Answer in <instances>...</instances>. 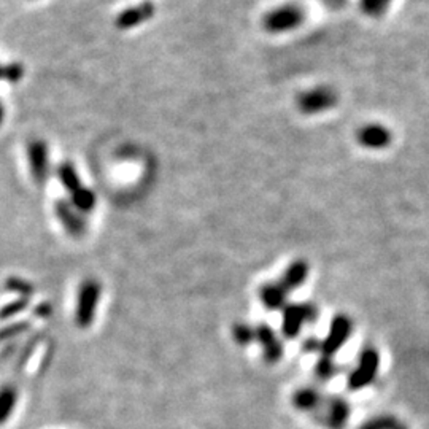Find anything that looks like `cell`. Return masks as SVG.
<instances>
[{"mask_svg":"<svg viewBox=\"0 0 429 429\" xmlns=\"http://www.w3.org/2000/svg\"><path fill=\"white\" fill-rule=\"evenodd\" d=\"M304 21V11L297 5H283L277 6L275 10L269 11L263 19L264 29L272 33H285L295 31Z\"/></svg>","mask_w":429,"mask_h":429,"instance_id":"cell-1","label":"cell"},{"mask_svg":"<svg viewBox=\"0 0 429 429\" xmlns=\"http://www.w3.org/2000/svg\"><path fill=\"white\" fill-rule=\"evenodd\" d=\"M337 104V94L328 86H318L313 88L310 91H305L299 95L297 99V108L302 115H312L323 113L326 110H331L332 107Z\"/></svg>","mask_w":429,"mask_h":429,"instance_id":"cell-2","label":"cell"},{"mask_svg":"<svg viewBox=\"0 0 429 429\" xmlns=\"http://www.w3.org/2000/svg\"><path fill=\"white\" fill-rule=\"evenodd\" d=\"M100 286L97 282L88 280L80 288L78 296V307H77V322L80 326L91 324L95 307L99 302Z\"/></svg>","mask_w":429,"mask_h":429,"instance_id":"cell-3","label":"cell"},{"mask_svg":"<svg viewBox=\"0 0 429 429\" xmlns=\"http://www.w3.org/2000/svg\"><path fill=\"white\" fill-rule=\"evenodd\" d=\"M356 139L359 142V145L367 149H385L386 147H390L393 135L390 132V129L385 126L367 125L359 129Z\"/></svg>","mask_w":429,"mask_h":429,"instance_id":"cell-4","label":"cell"},{"mask_svg":"<svg viewBox=\"0 0 429 429\" xmlns=\"http://www.w3.org/2000/svg\"><path fill=\"white\" fill-rule=\"evenodd\" d=\"M154 15V5L152 2H143L140 5L131 6V9L122 10L117 18V26L120 29H131V27L139 26L148 21Z\"/></svg>","mask_w":429,"mask_h":429,"instance_id":"cell-5","label":"cell"},{"mask_svg":"<svg viewBox=\"0 0 429 429\" xmlns=\"http://www.w3.org/2000/svg\"><path fill=\"white\" fill-rule=\"evenodd\" d=\"M27 152H29V164L33 179L37 183H43L48 175V148L45 142H32Z\"/></svg>","mask_w":429,"mask_h":429,"instance_id":"cell-6","label":"cell"},{"mask_svg":"<svg viewBox=\"0 0 429 429\" xmlns=\"http://www.w3.org/2000/svg\"><path fill=\"white\" fill-rule=\"evenodd\" d=\"M56 213L59 216V220L63 221L64 226L70 231L72 234L81 233V231L85 229L83 221L80 220L78 215H75L73 210L67 206L64 202H58L56 203Z\"/></svg>","mask_w":429,"mask_h":429,"instance_id":"cell-7","label":"cell"},{"mask_svg":"<svg viewBox=\"0 0 429 429\" xmlns=\"http://www.w3.org/2000/svg\"><path fill=\"white\" fill-rule=\"evenodd\" d=\"M58 175H59L60 183H63V186L67 191H70V193H75V191L81 188L80 176L70 162H64V164H60L58 169Z\"/></svg>","mask_w":429,"mask_h":429,"instance_id":"cell-8","label":"cell"},{"mask_svg":"<svg viewBox=\"0 0 429 429\" xmlns=\"http://www.w3.org/2000/svg\"><path fill=\"white\" fill-rule=\"evenodd\" d=\"M376 366H377V356L374 355L372 351H367L366 356L363 358V363H361L359 374L351 380V386L353 388L363 386L364 381H367L374 376V369H376Z\"/></svg>","mask_w":429,"mask_h":429,"instance_id":"cell-9","label":"cell"},{"mask_svg":"<svg viewBox=\"0 0 429 429\" xmlns=\"http://www.w3.org/2000/svg\"><path fill=\"white\" fill-rule=\"evenodd\" d=\"M72 203L75 208L81 210V212H91L95 206V196L91 189L81 186L75 193H72Z\"/></svg>","mask_w":429,"mask_h":429,"instance_id":"cell-10","label":"cell"},{"mask_svg":"<svg viewBox=\"0 0 429 429\" xmlns=\"http://www.w3.org/2000/svg\"><path fill=\"white\" fill-rule=\"evenodd\" d=\"M16 403V391L11 388H2L0 390V423L9 417L11 408Z\"/></svg>","mask_w":429,"mask_h":429,"instance_id":"cell-11","label":"cell"},{"mask_svg":"<svg viewBox=\"0 0 429 429\" xmlns=\"http://www.w3.org/2000/svg\"><path fill=\"white\" fill-rule=\"evenodd\" d=\"M391 0H361V9L369 16H378L383 13Z\"/></svg>","mask_w":429,"mask_h":429,"instance_id":"cell-12","label":"cell"},{"mask_svg":"<svg viewBox=\"0 0 429 429\" xmlns=\"http://www.w3.org/2000/svg\"><path fill=\"white\" fill-rule=\"evenodd\" d=\"M346 332H349V323H346L345 319H337L336 326H334V334L329 337L328 344H326V345H331L329 349L336 350L337 345L342 342V340H345Z\"/></svg>","mask_w":429,"mask_h":429,"instance_id":"cell-13","label":"cell"},{"mask_svg":"<svg viewBox=\"0 0 429 429\" xmlns=\"http://www.w3.org/2000/svg\"><path fill=\"white\" fill-rule=\"evenodd\" d=\"M23 67L18 64H11L9 67H4V78L10 83H16L23 77Z\"/></svg>","mask_w":429,"mask_h":429,"instance_id":"cell-14","label":"cell"},{"mask_svg":"<svg viewBox=\"0 0 429 429\" xmlns=\"http://www.w3.org/2000/svg\"><path fill=\"white\" fill-rule=\"evenodd\" d=\"M304 275H307V268H304V264H296L295 268H291V272L288 274V283L291 286H297Z\"/></svg>","mask_w":429,"mask_h":429,"instance_id":"cell-15","label":"cell"},{"mask_svg":"<svg viewBox=\"0 0 429 429\" xmlns=\"http://www.w3.org/2000/svg\"><path fill=\"white\" fill-rule=\"evenodd\" d=\"M4 120V108H2V104H0V122H2Z\"/></svg>","mask_w":429,"mask_h":429,"instance_id":"cell-16","label":"cell"},{"mask_svg":"<svg viewBox=\"0 0 429 429\" xmlns=\"http://www.w3.org/2000/svg\"><path fill=\"white\" fill-rule=\"evenodd\" d=\"M0 78H4V69H2V67H0Z\"/></svg>","mask_w":429,"mask_h":429,"instance_id":"cell-17","label":"cell"}]
</instances>
